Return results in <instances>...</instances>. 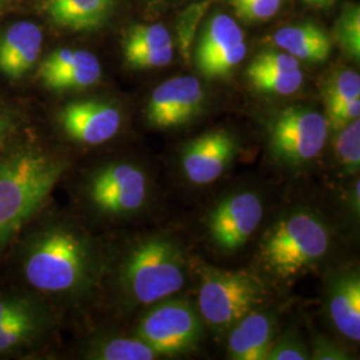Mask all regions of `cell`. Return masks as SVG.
Wrapping results in <instances>:
<instances>
[{
	"label": "cell",
	"instance_id": "e0dca14e",
	"mask_svg": "<svg viewBox=\"0 0 360 360\" xmlns=\"http://www.w3.org/2000/svg\"><path fill=\"white\" fill-rule=\"evenodd\" d=\"M328 312L339 333L360 340V279L356 272L338 278L328 297Z\"/></svg>",
	"mask_w": 360,
	"mask_h": 360
},
{
	"label": "cell",
	"instance_id": "836d02e7",
	"mask_svg": "<svg viewBox=\"0 0 360 360\" xmlns=\"http://www.w3.org/2000/svg\"><path fill=\"white\" fill-rule=\"evenodd\" d=\"M16 127V122L13 114L7 110L0 108V150L4 147V144L10 139Z\"/></svg>",
	"mask_w": 360,
	"mask_h": 360
},
{
	"label": "cell",
	"instance_id": "1f68e13d",
	"mask_svg": "<svg viewBox=\"0 0 360 360\" xmlns=\"http://www.w3.org/2000/svg\"><path fill=\"white\" fill-rule=\"evenodd\" d=\"M359 115L360 99H355L349 103L336 108L331 114H327L326 117L328 122V127L334 131H339L345 126H347L348 123H351L352 120L359 119Z\"/></svg>",
	"mask_w": 360,
	"mask_h": 360
},
{
	"label": "cell",
	"instance_id": "d6a6232c",
	"mask_svg": "<svg viewBox=\"0 0 360 360\" xmlns=\"http://www.w3.org/2000/svg\"><path fill=\"white\" fill-rule=\"evenodd\" d=\"M32 309L30 303L19 297H3L0 296V326L10 321L13 316L20 315Z\"/></svg>",
	"mask_w": 360,
	"mask_h": 360
},
{
	"label": "cell",
	"instance_id": "cb8c5ba5",
	"mask_svg": "<svg viewBox=\"0 0 360 360\" xmlns=\"http://www.w3.org/2000/svg\"><path fill=\"white\" fill-rule=\"evenodd\" d=\"M38 316L34 309L16 315L0 326V354L23 345L38 330Z\"/></svg>",
	"mask_w": 360,
	"mask_h": 360
},
{
	"label": "cell",
	"instance_id": "8fae6325",
	"mask_svg": "<svg viewBox=\"0 0 360 360\" xmlns=\"http://www.w3.org/2000/svg\"><path fill=\"white\" fill-rule=\"evenodd\" d=\"M236 153L238 144L230 132L211 131L184 147L181 168L191 183L205 186L223 175Z\"/></svg>",
	"mask_w": 360,
	"mask_h": 360
},
{
	"label": "cell",
	"instance_id": "f1b7e54d",
	"mask_svg": "<svg viewBox=\"0 0 360 360\" xmlns=\"http://www.w3.org/2000/svg\"><path fill=\"white\" fill-rule=\"evenodd\" d=\"M172 58H174L172 47L124 53V59H126L127 65L131 68H136V70L165 67L172 60Z\"/></svg>",
	"mask_w": 360,
	"mask_h": 360
},
{
	"label": "cell",
	"instance_id": "8992f818",
	"mask_svg": "<svg viewBox=\"0 0 360 360\" xmlns=\"http://www.w3.org/2000/svg\"><path fill=\"white\" fill-rule=\"evenodd\" d=\"M328 129L327 117L321 112L302 105L288 107L271 122V151L290 166L306 165L322 153Z\"/></svg>",
	"mask_w": 360,
	"mask_h": 360
},
{
	"label": "cell",
	"instance_id": "277c9868",
	"mask_svg": "<svg viewBox=\"0 0 360 360\" xmlns=\"http://www.w3.org/2000/svg\"><path fill=\"white\" fill-rule=\"evenodd\" d=\"M123 283L129 295L142 304L174 295L186 283V260L179 247L163 238L136 245L124 264Z\"/></svg>",
	"mask_w": 360,
	"mask_h": 360
},
{
	"label": "cell",
	"instance_id": "484cf974",
	"mask_svg": "<svg viewBox=\"0 0 360 360\" xmlns=\"http://www.w3.org/2000/svg\"><path fill=\"white\" fill-rule=\"evenodd\" d=\"M335 150L339 162L348 171H356L360 165V122L352 120L338 131Z\"/></svg>",
	"mask_w": 360,
	"mask_h": 360
},
{
	"label": "cell",
	"instance_id": "ba28073f",
	"mask_svg": "<svg viewBox=\"0 0 360 360\" xmlns=\"http://www.w3.org/2000/svg\"><path fill=\"white\" fill-rule=\"evenodd\" d=\"M148 196V181L142 169L115 163L99 169L90 181L94 205L107 214L122 215L141 210Z\"/></svg>",
	"mask_w": 360,
	"mask_h": 360
},
{
	"label": "cell",
	"instance_id": "f546056e",
	"mask_svg": "<svg viewBox=\"0 0 360 360\" xmlns=\"http://www.w3.org/2000/svg\"><path fill=\"white\" fill-rule=\"evenodd\" d=\"M300 62L290 55L288 52L263 51L251 62L250 67L266 68V70H281V71H294L299 70Z\"/></svg>",
	"mask_w": 360,
	"mask_h": 360
},
{
	"label": "cell",
	"instance_id": "4316f807",
	"mask_svg": "<svg viewBox=\"0 0 360 360\" xmlns=\"http://www.w3.org/2000/svg\"><path fill=\"white\" fill-rule=\"evenodd\" d=\"M247 46L245 41H240L226 51L220 52L215 58L208 60L199 68V71L207 77H221L229 75L235 65H239L245 59Z\"/></svg>",
	"mask_w": 360,
	"mask_h": 360
},
{
	"label": "cell",
	"instance_id": "83f0119b",
	"mask_svg": "<svg viewBox=\"0 0 360 360\" xmlns=\"http://www.w3.org/2000/svg\"><path fill=\"white\" fill-rule=\"evenodd\" d=\"M239 18L247 22H262L279 11L282 0H230Z\"/></svg>",
	"mask_w": 360,
	"mask_h": 360
},
{
	"label": "cell",
	"instance_id": "7a4b0ae2",
	"mask_svg": "<svg viewBox=\"0 0 360 360\" xmlns=\"http://www.w3.org/2000/svg\"><path fill=\"white\" fill-rule=\"evenodd\" d=\"M91 271L92 255L87 242L65 227L41 232L25 257L27 282L43 292L75 291L87 283Z\"/></svg>",
	"mask_w": 360,
	"mask_h": 360
},
{
	"label": "cell",
	"instance_id": "ffe728a7",
	"mask_svg": "<svg viewBox=\"0 0 360 360\" xmlns=\"http://www.w3.org/2000/svg\"><path fill=\"white\" fill-rule=\"evenodd\" d=\"M245 74L252 87L264 94L291 95L299 90L304 82V75L300 68L294 71H281L248 67Z\"/></svg>",
	"mask_w": 360,
	"mask_h": 360
},
{
	"label": "cell",
	"instance_id": "30bf717a",
	"mask_svg": "<svg viewBox=\"0 0 360 360\" xmlns=\"http://www.w3.org/2000/svg\"><path fill=\"white\" fill-rule=\"evenodd\" d=\"M203 102L205 92L196 77H172L153 91L147 104V119L159 129L178 127L198 115Z\"/></svg>",
	"mask_w": 360,
	"mask_h": 360
},
{
	"label": "cell",
	"instance_id": "9c48e42d",
	"mask_svg": "<svg viewBox=\"0 0 360 360\" xmlns=\"http://www.w3.org/2000/svg\"><path fill=\"white\" fill-rule=\"evenodd\" d=\"M263 219V202L255 193H233L221 200L208 219L214 243L224 251L245 245Z\"/></svg>",
	"mask_w": 360,
	"mask_h": 360
},
{
	"label": "cell",
	"instance_id": "4dcf8cb0",
	"mask_svg": "<svg viewBox=\"0 0 360 360\" xmlns=\"http://www.w3.org/2000/svg\"><path fill=\"white\" fill-rule=\"evenodd\" d=\"M306 347L291 336H285L278 343H272L266 359L271 360H304L309 359Z\"/></svg>",
	"mask_w": 360,
	"mask_h": 360
},
{
	"label": "cell",
	"instance_id": "4fadbf2b",
	"mask_svg": "<svg viewBox=\"0 0 360 360\" xmlns=\"http://www.w3.org/2000/svg\"><path fill=\"white\" fill-rule=\"evenodd\" d=\"M38 74L50 90H83L101 79L102 65L92 52L58 49L43 60Z\"/></svg>",
	"mask_w": 360,
	"mask_h": 360
},
{
	"label": "cell",
	"instance_id": "ac0fdd59",
	"mask_svg": "<svg viewBox=\"0 0 360 360\" xmlns=\"http://www.w3.org/2000/svg\"><path fill=\"white\" fill-rule=\"evenodd\" d=\"M278 47L292 55L299 62H324L333 49V40L322 27L306 22L295 26L283 27L274 35Z\"/></svg>",
	"mask_w": 360,
	"mask_h": 360
},
{
	"label": "cell",
	"instance_id": "7c38bea8",
	"mask_svg": "<svg viewBox=\"0 0 360 360\" xmlns=\"http://www.w3.org/2000/svg\"><path fill=\"white\" fill-rule=\"evenodd\" d=\"M59 122L75 142L98 146L119 132L122 114L115 105L102 101H79L65 105L59 114Z\"/></svg>",
	"mask_w": 360,
	"mask_h": 360
},
{
	"label": "cell",
	"instance_id": "2e32d148",
	"mask_svg": "<svg viewBox=\"0 0 360 360\" xmlns=\"http://www.w3.org/2000/svg\"><path fill=\"white\" fill-rule=\"evenodd\" d=\"M116 0H44V10L56 26L94 31L103 26Z\"/></svg>",
	"mask_w": 360,
	"mask_h": 360
},
{
	"label": "cell",
	"instance_id": "5bb4252c",
	"mask_svg": "<svg viewBox=\"0 0 360 360\" xmlns=\"http://www.w3.org/2000/svg\"><path fill=\"white\" fill-rule=\"evenodd\" d=\"M43 44V32L28 20L16 22L0 34V72L8 79L26 75L37 63Z\"/></svg>",
	"mask_w": 360,
	"mask_h": 360
},
{
	"label": "cell",
	"instance_id": "7402d4cb",
	"mask_svg": "<svg viewBox=\"0 0 360 360\" xmlns=\"http://www.w3.org/2000/svg\"><path fill=\"white\" fill-rule=\"evenodd\" d=\"M360 99V77L358 72L343 70L328 79L324 87V102L327 114L336 108Z\"/></svg>",
	"mask_w": 360,
	"mask_h": 360
},
{
	"label": "cell",
	"instance_id": "5b68a950",
	"mask_svg": "<svg viewBox=\"0 0 360 360\" xmlns=\"http://www.w3.org/2000/svg\"><path fill=\"white\" fill-rule=\"evenodd\" d=\"M264 287L255 276L242 271H202L199 309L215 327L232 326L262 303Z\"/></svg>",
	"mask_w": 360,
	"mask_h": 360
},
{
	"label": "cell",
	"instance_id": "44dd1931",
	"mask_svg": "<svg viewBox=\"0 0 360 360\" xmlns=\"http://www.w3.org/2000/svg\"><path fill=\"white\" fill-rule=\"evenodd\" d=\"M90 358L101 360H153L158 352L141 338L107 339L91 349Z\"/></svg>",
	"mask_w": 360,
	"mask_h": 360
},
{
	"label": "cell",
	"instance_id": "d6986e66",
	"mask_svg": "<svg viewBox=\"0 0 360 360\" xmlns=\"http://www.w3.org/2000/svg\"><path fill=\"white\" fill-rule=\"evenodd\" d=\"M243 32L231 16L224 13L214 15L202 31V35L195 52L198 67L205 65L220 52L232 46L245 41Z\"/></svg>",
	"mask_w": 360,
	"mask_h": 360
},
{
	"label": "cell",
	"instance_id": "52a82bcc",
	"mask_svg": "<svg viewBox=\"0 0 360 360\" xmlns=\"http://www.w3.org/2000/svg\"><path fill=\"white\" fill-rule=\"evenodd\" d=\"M200 334V319L184 300L156 304L138 327V338L154 348L158 355L186 352L198 343Z\"/></svg>",
	"mask_w": 360,
	"mask_h": 360
},
{
	"label": "cell",
	"instance_id": "3957f363",
	"mask_svg": "<svg viewBox=\"0 0 360 360\" xmlns=\"http://www.w3.org/2000/svg\"><path fill=\"white\" fill-rule=\"evenodd\" d=\"M330 248L327 226L316 215L297 211L278 220L259 247V260L272 275L290 279L319 262Z\"/></svg>",
	"mask_w": 360,
	"mask_h": 360
},
{
	"label": "cell",
	"instance_id": "6da1fadb",
	"mask_svg": "<svg viewBox=\"0 0 360 360\" xmlns=\"http://www.w3.org/2000/svg\"><path fill=\"white\" fill-rule=\"evenodd\" d=\"M65 169L63 160L34 147L0 155V251L43 207Z\"/></svg>",
	"mask_w": 360,
	"mask_h": 360
},
{
	"label": "cell",
	"instance_id": "e575fe53",
	"mask_svg": "<svg viewBox=\"0 0 360 360\" xmlns=\"http://www.w3.org/2000/svg\"><path fill=\"white\" fill-rule=\"evenodd\" d=\"M336 0H315V7H321V8H327L331 7Z\"/></svg>",
	"mask_w": 360,
	"mask_h": 360
},
{
	"label": "cell",
	"instance_id": "d590c367",
	"mask_svg": "<svg viewBox=\"0 0 360 360\" xmlns=\"http://www.w3.org/2000/svg\"><path fill=\"white\" fill-rule=\"evenodd\" d=\"M306 4H309V6H314L315 4V0H303Z\"/></svg>",
	"mask_w": 360,
	"mask_h": 360
},
{
	"label": "cell",
	"instance_id": "603a6c76",
	"mask_svg": "<svg viewBox=\"0 0 360 360\" xmlns=\"http://www.w3.org/2000/svg\"><path fill=\"white\" fill-rule=\"evenodd\" d=\"M335 41L342 51L354 60L360 58V8L358 4H347L336 20Z\"/></svg>",
	"mask_w": 360,
	"mask_h": 360
},
{
	"label": "cell",
	"instance_id": "d4e9b609",
	"mask_svg": "<svg viewBox=\"0 0 360 360\" xmlns=\"http://www.w3.org/2000/svg\"><path fill=\"white\" fill-rule=\"evenodd\" d=\"M172 47V39L167 28L162 25L134 26L129 28L123 41V52L146 51Z\"/></svg>",
	"mask_w": 360,
	"mask_h": 360
},
{
	"label": "cell",
	"instance_id": "9a60e30c",
	"mask_svg": "<svg viewBox=\"0 0 360 360\" xmlns=\"http://www.w3.org/2000/svg\"><path fill=\"white\" fill-rule=\"evenodd\" d=\"M229 339V352L238 360H264L274 343L275 319L266 312H248L238 321Z\"/></svg>",
	"mask_w": 360,
	"mask_h": 360
}]
</instances>
